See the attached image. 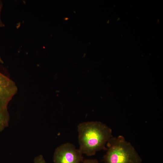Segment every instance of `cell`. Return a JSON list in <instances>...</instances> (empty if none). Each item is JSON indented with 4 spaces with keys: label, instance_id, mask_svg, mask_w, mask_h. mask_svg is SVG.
<instances>
[{
    "label": "cell",
    "instance_id": "cell-6",
    "mask_svg": "<svg viewBox=\"0 0 163 163\" xmlns=\"http://www.w3.org/2000/svg\"><path fill=\"white\" fill-rule=\"evenodd\" d=\"M3 6V4L2 1L0 0V27H2L5 26V24L2 22L1 19V10Z\"/></svg>",
    "mask_w": 163,
    "mask_h": 163
},
{
    "label": "cell",
    "instance_id": "cell-5",
    "mask_svg": "<svg viewBox=\"0 0 163 163\" xmlns=\"http://www.w3.org/2000/svg\"><path fill=\"white\" fill-rule=\"evenodd\" d=\"M34 163H46L42 155L36 157L34 160Z\"/></svg>",
    "mask_w": 163,
    "mask_h": 163
},
{
    "label": "cell",
    "instance_id": "cell-3",
    "mask_svg": "<svg viewBox=\"0 0 163 163\" xmlns=\"http://www.w3.org/2000/svg\"><path fill=\"white\" fill-rule=\"evenodd\" d=\"M18 91L15 83L0 72V132L8 125V106Z\"/></svg>",
    "mask_w": 163,
    "mask_h": 163
},
{
    "label": "cell",
    "instance_id": "cell-8",
    "mask_svg": "<svg viewBox=\"0 0 163 163\" xmlns=\"http://www.w3.org/2000/svg\"><path fill=\"white\" fill-rule=\"evenodd\" d=\"M0 63H4V62L2 60V59L1 58V57L0 56Z\"/></svg>",
    "mask_w": 163,
    "mask_h": 163
},
{
    "label": "cell",
    "instance_id": "cell-2",
    "mask_svg": "<svg viewBox=\"0 0 163 163\" xmlns=\"http://www.w3.org/2000/svg\"><path fill=\"white\" fill-rule=\"evenodd\" d=\"M105 163H142V159L131 143L122 136L111 138L107 142Z\"/></svg>",
    "mask_w": 163,
    "mask_h": 163
},
{
    "label": "cell",
    "instance_id": "cell-7",
    "mask_svg": "<svg viewBox=\"0 0 163 163\" xmlns=\"http://www.w3.org/2000/svg\"><path fill=\"white\" fill-rule=\"evenodd\" d=\"M83 163H98L96 159H90L85 160Z\"/></svg>",
    "mask_w": 163,
    "mask_h": 163
},
{
    "label": "cell",
    "instance_id": "cell-1",
    "mask_svg": "<svg viewBox=\"0 0 163 163\" xmlns=\"http://www.w3.org/2000/svg\"><path fill=\"white\" fill-rule=\"evenodd\" d=\"M79 148L83 154L94 155L101 150H106V144L113 136L112 130L99 121L84 122L77 126Z\"/></svg>",
    "mask_w": 163,
    "mask_h": 163
},
{
    "label": "cell",
    "instance_id": "cell-4",
    "mask_svg": "<svg viewBox=\"0 0 163 163\" xmlns=\"http://www.w3.org/2000/svg\"><path fill=\"white\" fill-rule=\"evenodd\" d=\"M82 154L73 144L66 143L56 149L54 161L55 163H79L82 160Z\"/></svg>",
    "mask_w": 163,
    "mask_h": 163
}]
</instances>
